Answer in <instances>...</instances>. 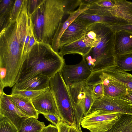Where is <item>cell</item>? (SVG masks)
Returning a JSON list of instances; mask_svg holds the SVG:
<instances>
[{"mask_svg": "<svg viewBox=\"0 0 132 132\" xmlns=\"http://www.w3.org/2000/svg\"><path fill=\"white\" fill-rule=\"evenodd\" d=\"M88 26L76 18L68 27L61 36L59 41V49L63 46L84 37L86 34Z\"/></svg>", "mask_w": 132, "mask_h": 132, "instance_id": "obj_12", "label": "cell"}, {"mask_svg": "<svg viewBox=\"0 0 132 132\" xmlns=\"http://www.w3.org/2000/svg\"><path fill=\"white\" fill-rule=\"evenodd\" d=\"M56 126L59 132H69L70 126L61 120Z\"/></svg>", "mask_w": 132, "mask_h": 132, "instance_id": "obj_35", "label": "cell"}, {"mask_svg": "<svg viewBox=\"0 0 132 132\" xmlns=\"http://www.w3.org/2000/svg\"><path fill=\"white\" fill-rule=\"evenodd\" d=\"M26 0L27 13L29 16L30 17L44 1V0Z\"/></svg>", "mask_w": 132, "mask_h": 132, "instance_id": "obj_32", "label": "cell"}, {"mask_svg": "<svg viewBox=\"0 0 132 132\" xmlns=\"http://www.w3.org/2000/svg\"><path fill=\"white\" fill-rule=\"evenodd\" d=\"M49 88L37 90H26L12 88L11 94L27 98L31 101Z\"/></svg>", "mask_w": 132, "mask_h": 132, "instance_id": "obj_27", "label": "cell"}, {"mask_svg": "<svg viewBox=\"0 0 132 132\" xmlns=\"http://www.w3.org/2000/svg\"><path fill=\"white\" fill-rule=\"evenodd\" d=\"M81 0H64L63 11L64 15H70L79 6Z\"/></svg>", "mask_w": 132, "mask_h": 132, "instance_id": "obj_31", "label": "cell"}, {"mask_svg": "<svg viewBox=\"0 0 132 132\" xmlns=\"http://www.w3.org/2000/svg\"><path fill=\"white\" fill-rule=\"evenodd\" d=\"M64 0H44L41 5V42L51 45L53 37L64 15Z\"/></svg>", "mask_w": 132, "mask_h": 132, "instance_id": "obj_5", "label": "cell"}, {"mask_svg": "<svg viewBox=\"0 0 132 132\" xmlns=\"http://www.w3.org/2000/svg\"><path fill=\"white\" fill-rule=\"evenodd\" d=\"M86 81L68 86L73 106L81 117L84 115L83 108L86 97Z\"/></svg>", "mask_w": 132, "mask_h": 132, "instance_id": "obj_17", "label": "cell"}, {"mask_svg": "<svg viewBox=\"0 0 132 132\" xmlns=\"http://www.w3.org/2000/svg\"><path fill=\"white\" fill-rule=\"evenodd\" d=\"M86 82L91 90L95 99L100 98L104 96L103 84L96 71L92 72Z\"/></svg>", "mask_w": 132, "mask_h": 132, "instance_id": "obj_21", "label": "cell"}, {"mask_svg": "<svg viewBox=\"0 0 132 132\" xmlns=\"http://www.w3.org/2000/svg\"><path fill=\"white\" fill-rule=\"evenodd\" d=\"M61 71L68 86L86 81L92 73L83 57L79 63L74 65H68L65 63Z\"/></svg>", "mask_w": 132, "mask_h": 132, "instance_id": "obj_8", "label": "cell"}, {"mask_svg": "<svg viewBox=\"0 0 132 132\" xmlns=\"http://www.w3.org/2000/svg\"><path fill=\"white\" fill-rule=\"evenodd\" d=\"M50 78L37 74L23 81L16 83L13 88L21 90H37L50 88Z\"/></svg>", "mask_w": 132, "mask_h": 132, "instance_id": "obj_14", "label": "cell"}, {"mask_svg": "<svg viewBox=\"0 0 132 132\" xmlns=\"http://www.w3.org/2000/svg\"><path fill=\"white\" fill-rule=\"evenodd\" d=\"M97 110L132 114V103L119 97L104 96L95 100L88 114Z\"/></svg>", "mask_w": 132, "mask_h": 132, "instance_id": "obj_7", "label": "cell"}, {"mask_svg": "<svg viewBox=\"0 0 132 132\" xmlns=\"http://www.w3.org/2000/svg\"><path fill=\"white\" fill-rule=\"evenodd\" d=\"M108 132H132V114H123Z\"/></svg>", "mask_w": 132, "mask_h": 132, "instance_id": "obj_24", "label": "cell"}, {"mask_svg": "<svg viewBox=\"0 0 132 132\" xmlns=\"http://www.w3.org/2000/svg\"><path fill=\"white\" fill-rule=\"evenodd\" d=\"M37 42L34 36L32 29L29 40L27 46L26 54L29 52L34 45Z\"/></svg>", "mask_w": 132, "mask_h": 132, "instance_id": "obj_36", "label": "cell"}, {"mask_svg": "<svg viewBox=\"0 0 132 132\" xmlns=\"http://www.w3.org/2000/svg\"><path fill=\"white\" fill-rule=\"evenodd\" d=\"M118 97L132 103V90H129L125 94Z\"/></svg>", "mask_w": 132, "mask_h": 132, "instance_id": "obj_38", "label": "cell"}, {"mask_svg": "<svg viewBox=\"0 0 132 132\" xmlns=\"http://www.w3.org/2000/svg\"><path fill=\"white\" fill-rule=\"evenodd\" d=\"M115 66L125 71H132V53L115 57Z\"/></svg>", "mask_w": 132, "mask_h": 132, "instance_id": "obj_26", "label": "cell"}, {"mask_svg": "<svg viewBox=\"0 0 132 132\" xmlns=\"http://www.w3.org/2000/svg\"><path fill=\"white\" fill-rule=\"evenodd\" d=\"M76 19L87 26L97 22L109 26L126 24L125 22L113 17L89 14L84 12L81 13Z\"/></svg>", "mask_w": 132, "mask_h": 132, "instance_id": "obj_18", "label": "cell"}, {"mask_svg": "<svg viewBox=\"0 0 132 132\" xmlns=\"http://www.w3.org/2000/svg\"><path fill=\"white\" fill-rule=\"evenodd\" d=\"M45 126L43 122L35 118L29 117L23 122L18 132H41Z\"/></svg>", "mask_w": 132, "mask_h": 132, "instance_id": "obj_23", "label": "cell"}, {"mask_svg": "<svg viewBox=\"0 0 132 132\" xmlns=\"http://www.w3.org/2000/svg\"><path fill=\"white\" fill-rule=\"evenodd\" d=\"M114 80L123 84L132 90V75L120 69L117 66L109 67L102 70Z\"/></svg>", "mask_w": 132, "mask_h": 132, "instance_id": "obj_20", "label": "cell"}, {"mask_svg": "<svg viewBox=\"0 0 132 132\" xmlns=\"http://www.w3.org/2000/svg\"><path fill=\"white\" fill-rule=\"evenodd\" d=\"M43 115L48 121L57 126L61 120L55 116L50 114H44Z\"/></svg>", "mask_w": 132, "mask_h": 132, "instance_id": "obj_34", "label": "cell"}, {"mask_svg": "<svg viewBox=\"0 0 132 132\" xmlns=\"http://www.w3.org/2000/svg\"><path fill=\"white\" fill-rule=\"evenodd\" d=\"M8 97L17 108L28 117L38 118L39 113L35 108L31 101L28 98L14 95H8Z\"/></svg>", "mask_w": 132, "mask_h": 132, "instance_id": "obj_19", "label": "cell"}, {"mask_svg": "<svg viewBox=\"0 0 132 132\" xmlns=\"http://www.w3.org/2000/svg\"><path fill=\"white\" fill-rule=\"evenodd\" d=\"M69 132H80L75 126H70Z\"/></svg>", "mask_w": 132, "mask_h": 132, "instance_id": "obj_39", "label": "cell"}, {"mask_svg": "<svg viewBox=\"0 0 132 132\" xmlns=\"http://www.w3.org/2000/svg\"><path fill=\"white\" fill-rule=\"evenodd\" d=\"M49 88L61 120L70 126H75L80 132H82L81 122L83 117L73 106L68 87L63 80L61 70L50 78Z\"/></svg>", "mask_w": 132, "mask_h": 132, "instance_id": "obj_4", "label": "cell"}, {"mask_svg": "<svg viewBox=\"0 0 132 132\" xmlns=\"http://www.w3.org/2000/svg\"><path fill=\"white\" fill-rule=\"evenodd\" d=\"M96 44V38L95 39H93L85 35L81 39L63 46L60 49L59 54L63 57L66 54H75L84 57L95 46Z\"/></svg>", "mask_w": 132, "mask_h": 132, "instance_id": "obj_10", "label": "cell"}, {"mask_svg": "<svg viewBox=\"0 0 132 132\" xmlns=\"http://www.w3.org/2000/svg\"><path fill=\"white\" fill-rule=\"evenodd\" d=\"M0 132H18L14 125L6 118L0 116Z\"/></svg>", "mask_w": 132, "mask_h": 132, "instance_id": "obj_29", "label": "cell"}, {"mask_svg": "<svg viewBox=\"0 0 132 132\" xmlns=\"http://www.w3.org/2000/svg\"><path fill=\"white\" fill-rule=\"evenodd\" d=\"M32 28L26 1L17 19L10 22L0 33V81L13 87L17 82L24 57L27 36Z\"/></svg>", "mask_w": 132, "mask_h": 132, "instance_id": "obj_1", "label": "cell"}, {"mask_svg": "<svg viewBox=\"0 0 132 132\" xmlns=\"http://www.w3.org/2000/svg\"><path fill=\"white\" fill-rule=\"evenodd\" d=\"M86 97L83 108L84 115H87L95 100L90 88L86 84Z\"/></svg>", "mask_w": 132, "mask_h": 132, "instance_id": "obj_28", "label": "cell"}, {"mask_svg": "<svg viewBox=\"0 0 132 132\" xmlns=\"http://www.w3.org/2000/svg\"><path fill=\"white\" fill-rule=\"evenodd\" d=\"M88 28L96 34L97 43L83 57L92 72L115 66L113 48L115 32L110 26L95 23Z\"/></svg>", "mask_w": 132, "mask_h": 132, "instance_id": "obj_3", "label": "cell"}, {"mask_svg": "<svg viewBox=\"0 0 132 132\" xmlns=\"http://www.w3.org/2000/svg\"><path fill=\"white\" fill-rule=\"evenodd\" d=\"M31 102L39 114H53L61 119L54 98L50 88L32 100Z\"/></svg>", "mask_w": 132, "mask_h": 132, "instance_id": "obj_11", "label": "cell"}, {"mask_svg": "<svg viewBox=\"0 0 132 132\" xmlns=\"http://www.w3.org/2000/svg\"><path fill=\"white\" fill-rule=\"evenodd\" d=\"M123 114L96 111L84 116L81 120V126L90 132H108Z\"/></svg>", "mask_w": 132, "mask_h": 132, "instance_id": "obj_6", "label": "cell"}, {"mask_svg": "<svg viewBox=\"0 0 132 132\" xmlns=\"http://www.w3.org/2000/svg\"><path fill=\"white\" fill-rule=\"evenodd\" d=\"M41 132H59L58 128L56 126L50 124L44 128Z\"/></svg>", "mask_w": 132, "mask_h": 132, "instance_id": "obj_37", "label": "cell"}, {"mask_svg": "<svg viewBox=\"0 0 132 132\" xmlns=\"http://www.w3.org/2000/svg\"><path fill=\"white\" fill-rule=\"evenodd\" d=\"M15 0H0V31L10 23L11 11Z\"/></svg>", "mask_w": 132, "mask_h": 132, "instance_id": "obj_22", "label": "cell"}, {"mask_svg": "<svg viewBox=\"0 0 132 132\" xmlns=\"http://www.w3.org/2000/svg\"><path fill=\"white\" fill-rule=\"evenodd\" d=\"M111 27L115 32L121 30L132 33V24H129L123 25H114L110 26Z\"/></svg>", "mask_w": 132, "mask_h": 132, "instance_id": "obj_33", "label": "cell"}, {"mask_svg": "<svg viewBox=\"0 0 132 132\" xmlns=\"http://www.w3.org/2000/svg\"><path fill=\"white\" fill-rule=\"evenodd\" d=\"M88 5L81 0L80 4L78 9L70 14L67 19L59 24L53 39L51 45L53 50L59 53V41L64 31L68 27L81 13L87 9Z\"/></svg>", "mask_w": 132, "mask_h": 132, "instance_id": "obj_15", "label": "cell"}, {"mask_svg": "<svg viewBox=\"0 0 132 132\" xmlns=\"http://www.w3.org/2000/svg\"><path fill=\"white\" fill-rule=\"evenodd\" d=\"M40 6L31 16L33 33L37 41L38 42L41 41L42 36Z\"/></svg>", "mask_w": 132, "mask_h": 132, "instance_id": "obj_25", "label": "cell"}, {"mask_svg": "<svg viewBox=\"0 0 132 132\" xmlns=\"http://www.w3.org/2000/svg\"><path fill=\"white\" fill-rule=\"evenodd\" d=\"M0 116L10 120L18 130L23 122L29 118L17 108L4 92L0 96Z\"/></svg>", "mask_w": 132, "mask_h": 132, "instance_id": "obj_9", "label": "cell"}, {"mask_svg": "<svg viewBox=\"0 0 132 132\" xmlns=\"http://www.w3.org/2000/svg\"><path fill=\"white\" fill-rule=\"evenodd\" d=\"M96 72L103 84L104 96L118 97L125 94L129 90L123 84L111 78L102 70Z\"/></svg>", "mask_w": 132, "mask_h": 132, "instance_id": "obj_13", "label": "cell"}, {"mask_svg": "<svg viewBox=\"0 0 132 132\" xmlns=\"http://www.w3.org/2000/svg\"><path fill=\"white\" fill-rule=\"evenodd\" d=\"M24 1L25 0H15L11 11L10 22L17 19L21 10Z\"/></svg>", "mask_w": 132, "mask_h": 132, "instance_id": "obj_30", "label": "cell"}, {"mask_svg": "<svg viewBox=\"0 0 132 132\" xmlns=\"http://www.w3.org/2000/svg\"><path fill=\"white\" fill-rule=\"evenodd\" d=\"M65 63L63 57L54 51L51 45L37 42L26 54L17 82L37 74L51 78L61 70Z\"/></svg>", "mask_w": 132, "mask_h": 132, "instance_id": "obj_2", "label": "cell"}, {"mask_svg": "<svg viewBox=\"0 0 132 132\" xmlns=\"http://www.w3.org/2000/svg\"><path fill=\"white\" fill-rule=\"evenodd\" d=\"M132 53V33L125 30L115 32L113 48L114 56Z\"/></svg>", "mask_w": 132, "mask_h": 132, "instance_id": "obj_16", "label": "cell"}]
</instances>
